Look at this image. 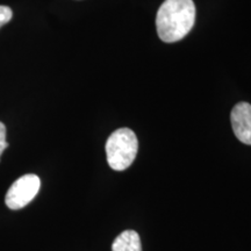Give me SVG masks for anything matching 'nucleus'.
<instances>
[{
    "mask_svg": "<svg viewBox=\"0 0 251 251\" xmlns=\"http://www.w3.org/2000/svg\"><path fill=\"white\" fill-rule=\"evenodd\" d=\"M196 21L193 0H165L156 17L159 39L166 43L177 42L190 33Z\"/></svg>",
    "mask_w": 251,
    "mask_h": 251,
    "instance_id": "f257e3e1",
    "label": "nucleus"
},
{
    "mask_svg": "<svg viewBox=\"0 0 251 251\" xmlns=\"http://www.w3.org/2000/svg\"><path fill=\"white\" fill-rule=\"evenodd\" d=\"M112 251H142L140 235L135 230H125L115 238Z\"/></svg>",
    "mask_w": 251,
    "mask_h": 251,
    "instance_id": "39448f33",
    "label": "nucleus"
},
{
    "mask_svg": "<svg viewBox=\"0 0 251 251\" xmlns=\"http://www.w3.org/2000/svg\"><path fill=\"white\" fill-rule=\"evenodd\" d=\"M12 17H13L12 9L8 6L0 5V28L5 26L6 24H8L12 20Z\"/></svg>",
    "mask_w": 251,
    "mask_h": 251,
    "instance_id": "423d86ee",
    "label": "nucleus"
},
{
    "mask_svg": "<svg viewBox=\"0 0 251 251\" xmlns=\"http://www.w3.org/2000/svg\"><path fill=\"white\" fill-rule=\"evenodd\" d=\"M8 147L7 141H6V127L2 122H0V157H1L4 150Z\"/></svg>",
    "mask_w": 251,
    "mask_h": 251,
    "instance_id": "0eeeda50",
    "label": "nucleus"
},
{
    "mask_svg": "<svg viewBox=\"0 0 251 251\" xmlns=\"http://www.w3.org/2000/svg\"><path fill=\"white\" fill-rule=\"evenodd\" d=\"M231 127L235 136L241 142L251 146V105L241 101L234 106L230 114Z\"/></svg>",
    "mask_w": 251,
    "mask_h": 251,
    "instance_id": "20e7f679",
    "label": "nucleus"
},
{
    "mask_svg": "<svg viewBox=\"0 0 251 251\" xmlns=\"http://www.w3.org/2000/svg\"><path fill=\"white\" fill-rule=\"evenodd\" d=\"M139 150V141L129 128H120L111 134L106 142L108 165L115 171H124L133 164Z\"/></svg>",
    "mask_w": 251,
    "mask_h": 251,
    "instance_id": "f03ea898",
    "label": "nucleus"
},
{
    "mask_svg": "<svg viewBox=\"0 0 251 251\" xmlns=\"http://www.w3.org/2000/svg\"><path fill=\"white\" fill-rule=\"evenodd\" d=\"M41 180L36 175H25L12 184L5 197V203L9 209L18 211L27 206L39 193Z\"/></svg>",
    "mask_w": 251,
    "mask_h": 251,
    "instance_id": "7ed1b4c3",
    "label": "nucleus"
}]
</instances>
